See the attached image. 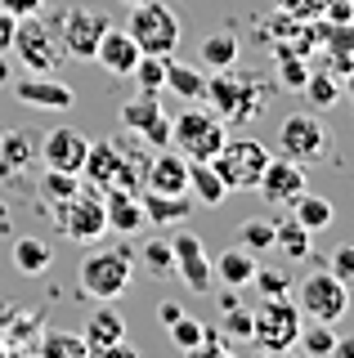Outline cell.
Segmentation results:
<instances>
[{
  "label": "cell",
  "mask_w": 354,
  "mask_h": 358,
  "mask_svg": "<svg viewBox=\"0 0 354 358\" xmlns=\"http://www.w3.org/2000/svg\"><path fill=\"white\" fill-rule=\"evenodd\" d=\"M130 278H135V246L117 242V246H99L81 260L76 268V282H81V296L90 300H117L126 296Z\"/></svg>",
  "instance_id": "1"
},
{
  "label": "cell",
  "mask_w": 354,
  "mask_h": 358,
  "mask_svg": "<svg viewBox=\"0 0 354 358\" xmlns=\"http://www.w3.org/2000/svg\"><path fill=\"white\" fill-rule=\"evenodd\" d=\"M202 99H211V108H215L220 121H251L264 108V85L251 81L247 72L225 67V72L206 76V94Z\"/></svg>",
  "instance_id": "2"
},
{
  "label": "cell",
  "mask_w": 354,
  "mask_h": 358,
  "mask_svg": "<svg viewBox=\"0 0 354 358\" xmlns=\"http://www.w3.org/2000/svg\"><path fill=\"white\" fill-rule=\"evenodd\" d=\"M54 224L68 242H99L108 233V215H104V193L94 184H81L72 197L54 201Z\"/></svg>",
  "instance_id": "3"
},
{
  "label": "cell",
  "mask_w": 354,
  "mask_h": 358,
  "mask_svg": "<svg viewBox=\"0 0 354 358\" xmlns=\"http://www.w3.org/2000/svg\"><path fill=\"white\" fill-rule=\"evenodd\" d=\"M18 63L27 72H59L63 63V41H59V22H45L41 14H27L18 18L14 27V45H9Z\"/></svg>",
  "instance_id": "4"
},
{
  "label": "cell",
  "mask_w": 354,
  "mask_h": 358,
  "mask_svg": "<svg viewBox=\"0 0 354 358\" xmlns=\"http://www.w3.org/2000/svg\"><path fill=\"white\" fill-rule=\"evenodd\" d=\"M225 139H229V126L206 108H184L171 121V148L184 152L189 162H211Z\"/></svg>",
  "instance_id": "5"
},
{
  "label": "cell",
  "mask_w": 354,
  "mask_h": 358,
  "mask_svg": "<svg viewBox=\"0 0 354 358\" xmlns=\"http://www.w3.org/2000/svg\"><path fill=\"white\" fill-rule=\"evenodd\" d=\"M296 336H301V309L292 296L278 300H260V309L251 313V345L264 354H287L296 350Z\"/></svg>",
  "instance_id": "6"
},
{
  "label": "cell",
  "mask_w": 354,
  "mask_h": 358,
  "mask_svg": "<svg viewBox=\"0 0 354 358\" xmlns=\"http://www.w3.org/2000/svg\"><path fill=\"white\" fill-rule=\"evenodd\" d=\"M126 31L135 36V45L143 54H162V59H171L175 45H180V18H175V9L166 0H139V5H130Z\"/></svg>",
  "instance_id": "7"
},
{
  "label": "cell",
  "mask_w": 354,
  "mask_h": 358,
  "mask_svg": "<svg viewBox=\"0 0 354 358\" xmlns=\"http://www.w3.org/2000/svg\"><path fill=\"white\" fill-rule=\"evenodd\" d=\"M292 287H296V309H301V318L341 322L350 313V282H341L332 268H318V273H309Z\"/></svg>",
  "instance_id": "8"
},
{
  "label": "cell",
  "mask_w": 354,
  "mask_h": 358,
  "mask_svg": "<svg viewBox=\"0 0 354 358\" xmlns=\"http://www.w3.org/2000/svg\"><path fill=\"white\" fill-rule=\"evenodd\" d=\"M215 175L225 179L229 193H247V188L260 184L264 166H269V148H264L260 139H225L220 143V152L211 157Z\"/></svg>",
  "instance_id": "9"
},
{
  "label": "cell",
  "mask_w": 354,
  "mask_h": 358,
  "mask_svg": "<svg viewBox=\"0 0 354 358\" xmlns=\"http://www.w3.org/2000/svg\"><path fill=\"white\" fill-rule=\"evenodd\" d=\"M327 143H332V134H327L318 112H292V117H283V126H278V152L283 157H292L301 166H314L327 157Z\"/></svg>",
  "instance_id": "10"
},
{
  "label": "cell",
  "mask_w": 354,
  "mask_h": 358,
  "mask_svg": "<svg viewBox=\"0 0 354 358\" xmlns=\"http://www.w3.org/2000/svg\"><path fill=\"white\" fill-rule=\"evenodd\" d=\"M121 130H135L148 148H171V117L162 112L157 94H148V90H139L130 103H121Z\"/></svg>",
  "instance_id": "11"
},
{
  "label": "cell",
  "mask_w": 354,
  "mask_h": 358,
  "mask_svg": "<svg viewBox=\"0 0 354 358\" xmlns=\"http://www.w3.org/2000/svg\"><path fill=\"white\" fill-rule=\"evenodd\" d=\"M113 27L108 14H99V9H85L76 5L68 14L59 18V41H63V54H72V59H94L99 50V36Z\"/></svg>",
  "instance_id": "12"
},
{
  "label": "cell",
  "mask_w": 354,
  "mask_h": 358,
  "mask_svg": "<svg viewBox=\"0 0 354 358\" xmlns=\"http://www.w3.org/2000/svg\"><path fill=\"white\" fill-rule=\"evenodd\" d=\"M171 255H175V273L184 278V287L189 291H197V296H206V291H215V268H211V260H206V246H202V238L197 233H175L171 238Z\"/></svg>",
  "instance_id": "13"
},
{
  "label": "cell",
  "mask_w": 354,
  "mask_h": 358,
  "mask_svg": "<svg viewBox=\"0 0 354 358\" xmlns=\"http://www.w3.org/2000/svg\"><path fill=\"white\" fill-rule=\"evenodd\" d=\"M9 85H14V99H18V103L41 108V112H68L76 103L72 85L59 81L54 72H27V76H18V81H9Z\"/></svg>",
  "instance_id": "14"
},
{
  "label": "cell",
  "mask_w": 354,
  "mask_h": 358,
  "mask_svg": "<svg viewBox=\"0 0 354 358\" xmlns=\"http://www.w3.org/2000/svg\"><path fill=\"white\" fill-rule=\"evenodd\" d=\"M305 166L301 162H292V157H269V166H264V175H260V184H256V193L269 201V206H292L296 197L305 193Z\"/></svg>",
  "instance_id": "15"
},
{
  "label": "cell",
  "mask_w": 354,
  "mask_h": 358,
  "mask_svg": "<svg viewBox=\"0 0 354 358\" xmlns=\"http://www.w3.org/2000/svg\"><path fill=\"white\" fill-rule=\"evenodd\" d=\"M41 162L50 166V171H68V175H81L85 166V152H90V139H85L81 130L72 126H54L50 134H41Z\"/></svg>",
  "instance_id": "16"
},
{
  "label": "cell",
  "mask_w": 354,
  "mask_h": 358,
  "mask_svg": "<svg viewBox=\"0 0 354 358\" xmlns=\"http://www.w3.org/2000/svg\"><path fill=\"white\" fill-rule=\"evenodd\" d=\"M143 188L153 193H189V157L175 148H153L143 166Z\"/></svg>",
  "instance_id": "17"
},
{
  "label": "cell",
  "mask_w": 354,
  "mask_h": 358,
  "mask_svg": "<svg viewBox=\"0 0 354 358\" xmlns=\"http://www.w3.org/2000/svg\"><path fill=\"white\" fill-rule=\"evenodd\" d=\"M81 341H85V354H99V358H108V350H117L126 341V318L113 309V300H99V309L85 318Z\"/></svg>",
  "instance_id": "18"
},
{
  "label": "cell",
  "mask_w": 354,
  "mask_h": 358,
  "mask_svg": "<svg viewBox=\"0 0 354 358\" xmlns=\"http://www.w3.org/2000/svg\"><path fill=\"white\" fill-rule=\"evenodd\" d=\"M139 45L135 36H130L126 27H108L104 36H99V50H94V63L104 67L108 76H130L135 72V63H139Z\"/></svg>",
  "instance_id": "19"
},
{
  "label": "cell",
  "mask_w": 354,
  "mask_h": 358,
  "mask_svg": "<svg viewBox=\"0 0 354 358\" xmlns=\"http://www.w3.org/2000/svg\"><path fill=\"white\" fill-rule=\"evenodd\" d=\"M139 206H143V224H157V229H171V224H180L184 215H193L189 193H153V188H143Z\"/></svg>",
  "instance_id": "20"
},
{
  "label": "cell",
  "mask_w": 354,
  "mask_h": 358,
  "mask_svg": "<svg viewBox=\"0 0 354 358\" xmlns=\"http://www.w3.org/2000/svg\"><path fill=\"white\" fill-rule=\"evenodd\" d=\"M104 215H108V229H117L121 238L143 229V206H139V193H126V188H104Z\"/></svg>",
  "instance_id": "21"
},
{
  "label": "cell",
  "mask_w": 354,
  "mask_h": 358,
  "mask_svg": "<svg viewBox=\"0 0 354 358\" xmlns=\"http://www.w3.org/2000/svg\"><path fill=\"white\" fill-rule=\"evenodd\" d=\"M41 139L31 130H0V175H23L36 162Z\"/></svg>",
  "instance_id": "22"
},
{
  "label": "cell",
  "mask_w": 354,
  "mask_h": 358,
  "mask_svg": "<svg viewBox=\"0 0 354 358\" xmlns=\"http://www.w3.org/2000/svg\"><path fill=\"white\" fill-rule=\"evenodd\" d=\"M256 255H251L247 251V246H229V251H220V260L211 264L215 268V278H220V282H225V287H251V273H256Z\"/></svg>",
  "instance_id": "23"
},
{
  "label": "cell",
  "mask_w": 354,
  "mask_h": 358,
  "mask_svg": "<svg viewBox=\"0 0 354 358\" xmlns=\"http://www.w3.org/2000/svg\"><path fill=\"white\" fill-rule=\"evenodd\" d=\"M309 238H314V233H309L296 215L274 220V251H283L287 260H305V255H309Z\"/></svg>",
  "instance_id": "24"
},
{
  "label": "cell",
  "mask_w": 354,
  "mask_h": 358,
  "mask_svg": "<svg viewBox=\"0 0 354 358\" xmlns=\"http://www.w3.org/2000/svg\"><path fill=\"white\" fill-rule=\"evenodd\" d=\"M197 63H202L206 72H225V67H234L238 63V36H234V31H211V36H202Z\"/></svg>",
  "instance_id": "25"
},
{
  "label": "cell",
  "mask_w": 354,
  "mask_h": 358,
  "mask_svg": "<svg viewBox=\"0 0 354 358\" xmlns=\"http://www.w3.org/2000/svg\"><path fill=\"white\" fill-rule=\"evenodd\" d=\"M189 193L202 201V206H220V201L229 197V188H225V179L215 175L211 162H189Z\"/></svg>",
  "instance_id": "26"
},
{
  "label": "cell",
  "mask_w": 354,
  "mask_h": 358,
  "mask_svg": "<svg viewBox=\"0 0 354 358\" xmlns=\"http://www.w3.org/2000/svg\"><path fill=\"white\" fill-rule=\"evenodd\" d=\"M50 264H54V251H50L45 238H18L14 242V268L18 273L36 278V273H45Z\"/></svg>",
  "instance_id": "27"
},
{
  "label": "cell",
  "mask_w": 354,
  "mask_h": 358,
  "mask_svg": "<svg viewBox=\"0 0 354 358\" xmlns=\"http://www.w3.org/2000/svg\"><path fill=\"white\" fill-rule=\"evenodd\" d=\"M166 90H175L180 99L197 103V99L206 94V72H193V63H175V59H166Z\"/></svg>",
  "instance_id": "28"
},
{
  "label": "cell",
  "mask_w": 354,
  "mask_h": 358,
  "mask_svg": "<svg viewBox=\"0 0 354 358\" xmlns=\"http://www.w3.org/2000/svg\"><path fill=\"white\" fill-rule=\"evenodd\" d=\"M301 90H305V99H309V108H314V112H327V108L341 103V81H337V72H332V67H323V72H309Z\"/></svg>",
  "instance_id": "29"
},
{
  "label": "cell",
  "mask_w": 354,
  "mask_h": 358,
  "mask_svg": "<svg viewBox=\"0 0 354 358\" xmlns=\"http://www.w3.org/2000/svg\"><path fill=\"white\" fill-rule=\"evenodd\" d=\"M287 210H292L309 233H318V229H327V224H332V201L327 197H314V193H301Z\"/></svg>",
  "instance_id": "30"
},
{
  "label": "cell",
  "mask_w": 354,
  "mask_h": 358,
  "mask_svg": "<svg viewBox=\"0 0 354 358\" xmlns=\"http://www.w3.org/2000/svg\"><path fill=\"white\" fill-rule=\"evenodd\" d=\"M296 345H301V354H309V358H327L332 345H337V331H332V322L305 318V322H301V336H296Z\"/></svg>",
  "instance_id": "31"
},
{
  "label": "cell",
  "mask_w": 354,
  "mask_h": 358,
  "mask_svg": "<svg viewBox=\"0 0 354 358\" xmlns=\"http://www.w3.org/2000/svg\"><path fill=\"white\" fill-rule=\"evenodd\" d=\"M238 246H247L251 255H260V251H274V220H242L238 224Z\"/></svg>",
  "instance_id": "32"
},
{
  "label": "cell",
  "mask_w": 354,
  "mask_h": 358,
  "mask_svg": "<svg viewBox=\"0 0 354 358\" xmlns=\"http://www.w3.org/2000/svg\"><path fill=\"white\" fill-rule=\"evenodd\" d=\"M36 350L45 358H85V341L76 331H45L36 341Z\"/></svg>",
  "instance_id": "33"
},
{
  "label": "cell",
  "mask_w": 354,
  "mask_h": 358,
  "mask_svg": "<svg viewBox=\"0 0 354 358\" xmlns=\"http://www.w3.org/2000/svg\"><path fill=\"white\" fill-rule=\"evenodd\" d=\"M251 282H256L260 300H278L292 291V273L287 268H269V264H256V273H251Z\"/></svg>",
  "instance_id": "34"
},
{
  "label": "cell",
  "mask_w": 354,
  "mask_h": 358,
  "mask_svg": "<svg viewBox=\"0 0 354 358\" xmlns=\"http://www.w3.org/2000/svg\"><path fill=\"white\" fill-rule=\"evenodd\" d=\"M76 188H81V175H68V171H50L45 166V175H41V197L50 201H63V197H72Z\"/></svg>",
  "instance_id": "35"
},
{
  "label": "cell",
  "mask_w": 354,
  "mask_h": 358,
  "mask_svg": "<svg viewBox=\"0 0 354 358\" xmlns=\"http://www.w3.org/2000/svg\"><path fill=\"white\" fill-rule=\"evenodd\" d=\"M139 81V90H148V94H157V90L166 85V59L162 54H139L135 72H130Z\"/></svg>",
  "instance_id": "36"
},
{
  "label": "cell",
  "mask_w": 354,
  "mask_h": 358,
  "mask_svg": "<svg viewBox=\"0 0 354 358\" xmlns=\"http://www.w3.org/2000/svg\"><path fill=\"white\" fill-rule=\"evenodd\" d=\"M166 331H171V345H175V350L197 354V345H202V331H206V327H202L197 318H189V313H180V318H175Z\"/></svg>",
  "instance_id": "37"
},
{
  "label": "cell",
  "mask_w": 354,
  "mask_h": 358,
  "mask_svg": "<svg viewBox=\"0 0 354 358\" xmlns=\"http://www.w3.org/2000/svg\"><path fill=\"white\" fill-rule=\"evenodd\" d=\"M139 260L153 268V273H171V264H175V255H171V242L166 238H148L139 246Z\"/></svg>",
  "instance_id": "38"
},
{
  "label": "cell",
  "mask_w": 354,
  "mask_h": 358,
  "mask_svg": "<svg viewBox=\"0 0 354 358\" xmlns=\"http://www.w3.org/2000/svg\"><path fill=\"white\" fill-rule=\"evenodd\" d=\"M220 336L225 341H251V309H225V322H220Z\"/></svg>",
  "instance_id": "39"
},
{
  "label": "cell",
  "mask_w": 354,
  "mask_h": 358,
  "mask_svg": "<svg viewBox=\"0 0 354 358\" xmlns=\"http://www.w3.org/2000/svg\"><path fill=\"white\" fill-rule=\"evenodd\" d=\"M278 9L292 14V18H301V22H309V18H323L327 0H278Z\"/></svg>",
  "instance_id": "40"
},
{
  "label": "cell",
  "mask_w": 354,
  "mask_h": 358,
  "mask_svg": "<svg viewBox=\"0 0 354 358\" xmlns=\"http://www.w3.org/2000/svg\"><path fill=\"white\" fill-rule=\"evenodd\" d=\"M332 273L341 278V282H354V242H346V246H337V251H332Z\"/></svg>",
  "instance_id": "41"
},
{
  "label": "cell",
  "mask_w": 354,
  "mask_h": 358,
  "mask_svg": "<svg viewBox=\"0 0 354 358\" xmlns=\"http://www.w3.org/2000/svg\"><path fill=\"white\" fill-rule=\"evenodd\" d=\"M305 76H309V67H305L301 59H292V54H283V76H278V81H283L287 90H301Z\"/></svg>",
  "instance_id": "42"
},
{
  "label": "cell",
  "mask_w": 354,
  "mask_h": 358,
  "mask_svg": "<svg viewBox=\"0 0 354 358\" xmlns=\"http://www.w3.org/2000/svg\"><path fill=\"white\" fill-rule=\"evenodd\" d=\"M0 9H9L14 18H27V14H41L45 0H0Z\"/></svg>",
  "instance_id": "43"
},
{
  "label": "cell",
  "mask_w": 354,
  "mask_h": 358,
  "mask_svg": "<svg viewBox=\"0 0 354 358\" xmlns=\"http://www.w3.org/2000/svg\"><path fill=\"white\" fill-rule=\"evenodd\" d=\"M14 27H18V18L9 14V9H0V50H9V45H14Z\"/></svg>",
  "instance_id": "44"
},
{
  "label": "cell",
  "mask_w": 354,
  "mask_h": 358,
  "mask_svg": "<svg viewBox=\"0 0 354 358\" xmlns=\"http://www.w3.org/2000/svg\"><path fill=\"white\" fill-rule=\"evenodd\" d=\"M180 313H184V309H180V305H175V300H162V305H157V318L166 322V327H171V322H175V318H180Z\"/></svg>",
  "instance_id": "45"
},
{
  "label": "cell",
  "mask_w": 354,
  "mask_h": 358,
  "mask_svg": "<svg viewBox=\"0 0 354 358\" xmlns=\"http://www.w3.org/2000/svg\"><path fill=\"white\" fill-rule=\"evenodd\" d=\"M332 354H341V358H354V336H337V345H332Z\"/></svg>",
  "instance_id": "46"
},
{
  "label": "cell",
  "mask_w": 354,
  "mask_h": 358,
  "mask_svg": "<svg viewBox=\"0 0 354 358\" xmlns=\"http://www.w3.org/2000/svg\"><path fill=\"white\" fill-rule=\"evenodd\" d=\"M14 81V63H9V50H0V85Z\"/></svg>",
  "instance_id": "47"
},
{
  "label": "cell",
  "mask_w": 354,
  "mask_h": 358,
  "mask_svg": "<svg viewBox=\"0 0 354 358\" xmlns=\"http://www.w3.org/2000/svg\"><path fill=\"white\" fill-rule=\"evenodd\" d=\"M341 94H346V99H354V67L346 72V81H341Z\"/></svg>",
  "instance_id": "48"
},
{
  "label": "cell",
  "mask_w": 354,
  "mask_h": 358,
  "mask_svg": "<svg viewBox=\"0 0 354 358\" xmlns=\"http://www.w3.org/2000/svg\"><path fill=\"white\" fill-rule=\"evenodd\" d=\"M126 5H139V0H126Z\"/></svg>",
  "instance_id": "49"
},
{
  "label": "cell",
  "mask_w": 354,
  "mask_h": 358,
  "mask_svg": "<svg viewBox=\"0 0 354 358\" xmlns=\"http://www.w3.org/2000/svg\"><path fill=\"white\" fill-rule=\"evenodd\" d=\"M350 9H354V0H350Z\"/></svg>",
  "instance_id": "50"
},
{
  "label": "cell",
  "mask_w": 354,
  "mask_h": 358,
  "mask_svg": "<svg viewBox=\"0 0 354 358\" xmlns=\"http://www.w3.org/2000/svg\"><path fill=\"white\" fill-rule=\"evenodd\" d=\"M274 5H278V0H274Z\"/></svg>",
  "instance_id": "51"
},
{
  "label": "cell",
  "mask_w": 354,
  "mask_h": 358,
  "mask_svg": "<svg viewBox=\"0 0 354 358\" xmlns=\"http://www.w3.org/2000/svg\"><path fill=\"white\" fill-rule=\"evenodd\" d=\"M0 215H5V210H0Z\"/></svg>",
  "instance_id": "52"
}]
</instances>
